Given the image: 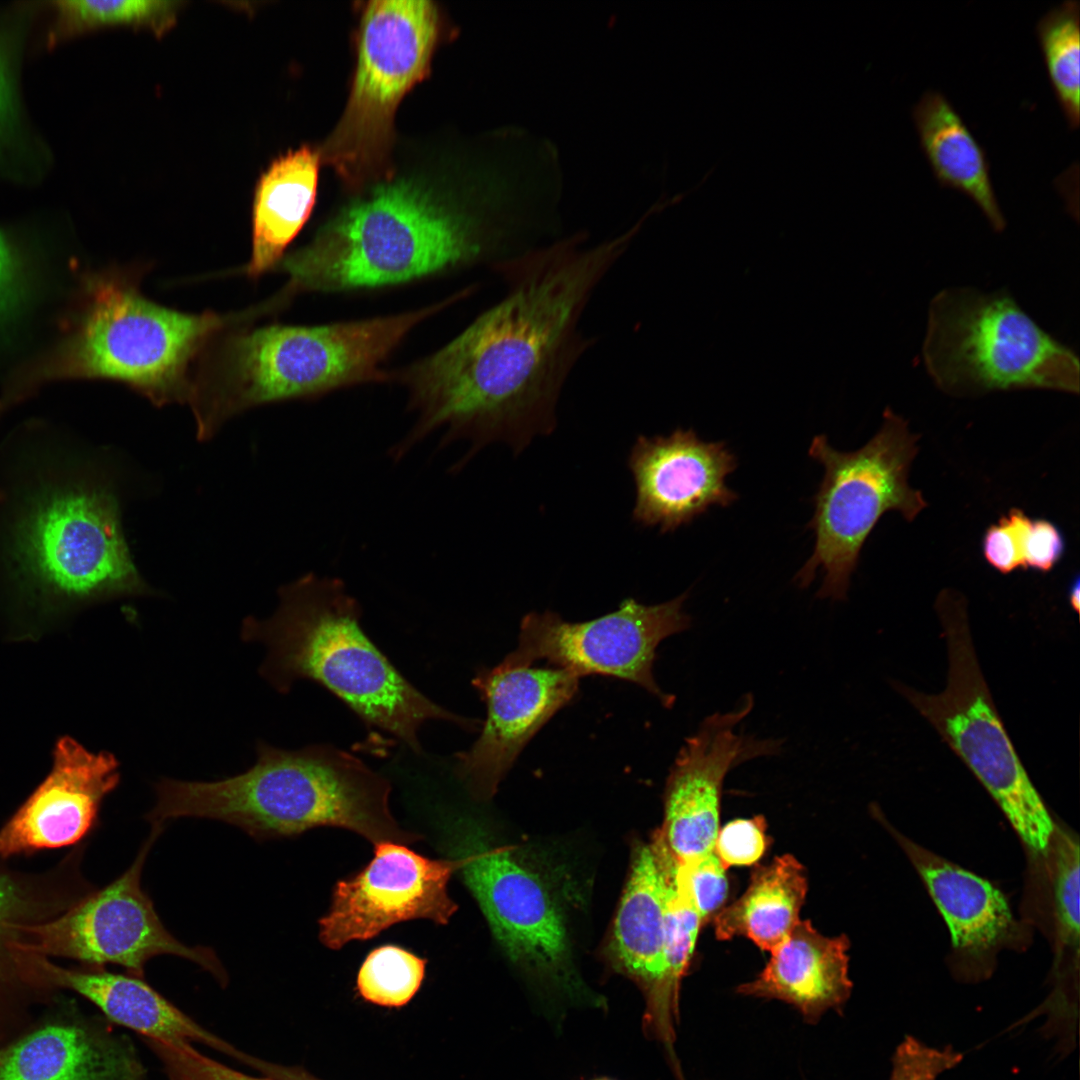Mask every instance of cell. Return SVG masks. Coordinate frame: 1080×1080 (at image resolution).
Returning <instances> with one entry per match:
<instances>
[{"label": "cell", "mask_w": 1080, "mask_h": 1080, "mask_svg": "<svg viewBox=\"0 0 1080 1080\" xmlns=\"http://www.w3.org/2000/svg\"><path fill=\"white\" fill-rule=\"evenodd\" d=\"M182 3L159 0H64L55 3L57 33H72L100 26L145 28L162 36L176 22Z\"/></svg>", "instance_id": "obj_29"}, {"label": "cell", "mask_w": 1080, "mask_h": 1080, "mask_svg": "<svg viewBox=\"0 0 1080 1080\" xmlns=\"http://www.w3.org/2000/svg\"><path fill=\"white\" fill-rule=\"evenodd\" d=\"M767 823L763 816L736 819L719 829L714 852L725 869L755 864L768 847Z\"/></svg>", "instance_id": "obj_35"}, {"label": "cell", "mask_w": 1080, "mask_h": 1080, "mask_svg": "<svg viewBox=\"0 0 1080 1080\" xmlns=\"http://www.w3.org/2000/svg\"><path fill=\"white\" fill-rule=\"evenodd\" d=\"M426 960L396 946L372 950L357 975V989L363 999L385 1007L408 1003L425 976Z\"/></svg>", "instance_id": "obj_30"}, {"label": "cell", "mask_w": 1080, "mask_h": 1080, "mask_svg": "<svg viewBox=\"0 0 1080 1080\" xmlns=\"http://www.w3.org/2000/svg\"><path fill=\"white\" fill-rule=\"evenodd\" d=\"M319 153L309 147L287 153L260 177L252 210V249L246 266L258 276L283 258L314 206Z\"/></svg>", "instance_id": "obj_26"}, {"label": "cell", "mask_w": 1080, "mask_h": 1080, "mask_svg": "<svg viewBox=\"0 0 1080 1080\" xmlns=\"http://www.w3.org/2000/svg\"><path fill=\"white\" fill-rule=\"evenodd\" d=\"M666 938V869L660 846L653 839L635 849L609 948L616 969L634 980L644 994V1033L662 1044L679 1075L674 1051L679 994L672 990L667 978Z\"/></svg>", "instance_id": "obj_18"}, {"label": "cell", "mask_w": 1080, "mask_h": 1080, "mask_svg": "<svg viewBox=\"0 0 1080 1080\" xmlns=\"http://www.w3.org/2000/svg\"><path fill=\"white\" fill-rule=\"evenodd\" d=\"M896 840L921 876L950 931L952 946L962 957L982 963L1016 931L1004 894L986 879L894 832Z\"/></svg>", "instance_id": "obj_22"}, {"label": "cell", "mask_w": 1080, "mask_h": 1080, "mask_svg": "<svg viewBox=\"0 0 1080 1080\" xmlns=\"http://www.w3.org/2000/svg\"><path fill=\"white\" fill-rule=\"evenodd\" d=\"M1050 859L1054 913L1063 945L1079 948V844L1060 828L1055 829L1045 854ZM1044 855V856H1045Z\"/></svg>", "instance_id": "obj_31"}, {"label": "cell", "mask_w": 1080, "mask_h": 1080, "mask_svg": "<svg viewBox=\"0 0 1080 1080\" xmlns=\"http://www.w3.org/2000/svg\"><path fill=\"white\" fill-rule=\"evenodd\" d=\"M266 620L243 623L247 641L265 644L264 677L287 693L299 680L316 682L369 727L385 731L420 754L418 733L430 720L476 730V720L437 705L415 688L369 639L362 608L343 581L309 572L280 587Z\"/></svg>", "instance_id": "obj_4"}, {"label": "cell", "mask_w": 1080, "mask_h": 1080, "mask_svg": "<svg viewBox=\"0 0 1080 1080\" xmlns=\"http://www.w3.org/2000/svg\"><path fill=\"white\" fill-rule=\"evenodd\" d=\"M28 286L29 268L23 249L0 230V331L23 306Z\"/></svg>", "instance_id": "obj_37"}, {"label": "cell", "mask_w": 1080, "mask_h": 1080, "mask_svg": "<svg viewBox=\"0 0 1080 1080\" xmlns=\"http://www.w3.org/2000/svg\"><path fill=\"white\" fill-rule=\"evenodd\" d=\"M438 33V14L425 0H376L361 20L351 95L323 159L356 177L382 156L395 109L427 72Z\"/></svg>", "instance_id": "obj_11"}, {"label": "cell", "mask_w": 1080, "mask_h": 1080, "mask_svg": "<svg viewBox=\"0 0 1080 1080\" xmlns=\"http://www.w3.org/2000/svg\"><path fill=\"white\" fill-rule=\"evenodd\" d=\"M921 356L934 384L952 396L1023 389L1079 392L1077 354L1007 291H939L928 306Z\"/></svg>", "instance_id": "obj_8"}, {"label": "cell", "mask_w": 1080, "mask_h": 1080, "mask_svg": "<svg viewBox=\"0 0 1080 1080\" xmlns=\"http://www.w3.org/2000/svg\"><path fill=\"white\" fill-rule=\"evenodd\" d=\"M849 940L827 937L809 920L799 921L789 936L751 982L737 987L738 994L776 999L795 1007L814 1024L829 1009L841 1011L850 997Z\"/></svg>", "instance_id": "obj_21"}, {"label": "cell", "mask_w": 1080, "mask_h": 1080, "mask_svg": "<svg viewBox=\"0 0 1080 1080\" xmlns=\"http://www.w3.org/2000/svg\"><path fill=\"white\" fill-rule=\"evenodd\" d=\"M261 1072L269 1078L276 1080H320L303 1069L297 1067H285L265 1062Z\"/></svg>", "instance_id": "obj_41"}, {"label": "cell", "mask_w": 1080, "mask_h": 1080, "mask_svg": "<svg viewBox=\"0 0 1080 1080\" xmlns=\"http://www.w3.org/2000/svg\"><path fill=\"white\" fill-rule=\"evenodd\" d=\"M5 550L15 582L47 604L151 591L129 550L113 482L88 465L52 469L28 485L11 516Z\"/></svg>", "instance_id": "obj_6"}, {"label": "cell", "mask_w": 1080, "mask_h": 1080, "mask_svg": "<svg viewBox=\"0 0 1080 1080\" xmlns=\"http://www.w3.org/2000/svg\"><path fill=\"white\" fill-rule=\"evenodd\" d=\"M1065 541L1058 527L1045 519H1030L1023 538L1026 569L1050 571L1061 559Z\"/></svg>", "instance_id": "obj_38"}, {"label": "cell", "mask_w": 1080, "mask_h": 1080, "mask_svg": "<svg viewBox=\"0 0 1080 1080\" xmlns=\"http://www.w3.org/2000/svg\"><path fill=\"white\" fill-rule=\"evenodd\" d=\"M445 304L321 326L269 325L232 337L217 376L195 385L190 404L198 439H210L227 419L254 406L384 380L382 362Z\"/></svg>", "instance_id": "obj_7"}, {"label": "cell", "mask_w": 1080, "mask_h": 1080, "mask_svg": "<svg viewBox=\"0 0 1080 1080\" xmlns=\"http://www.w3.org/2000/svg\"><path fill=\"white\" fill-rule=\"evenodd\" d=\"M390 792L384 776L333 745L284 750L259 744L256 763L239 775L215 782L161 779L146 819L220 820L257 840L331 826L373 845L418 841L421 836L403 829L391 813Z\"/></svg>", "instance_id": "obj_3"}, {"label": "cell", "mask_w": 1080, "mask_h": 1080, "mask_svg": "<svg viewBox=\"0 0 1080 1080\" xmlns=\"http://www.w3.org/2000/svg\"><path fill=\"white\" fill-rule=\"evenodd\" d=\"M445 834L455 872L476 899L507 956L568 985L572 977L565 927L539 876L470 818L452 820Z\"/></svg>", "instance_id": "obj_14"}, {"label": "cell", "mask_w": 1080, "mask_h": 1080, "mask_svg": "<svg viewBox=\"0 0 1080 1080\" xmlns=\"http://www.w3.org/2000/svg\"><path fill=\"white\" fill-rule=\"evenodd\" d=\"M151 826L131 866L108 886L55 920L36 925L15 923L13 930L26 935V940L15 943V947L94 965L117 964L142 979L151 958L174 955L196 963L225 986L228 976L215 951L177 940L162 924L141 887L145 860L164 825Z\"/></svg>", "instance_id": "obj_12"}, {"label": "cell", "mask_w": 1080, "mask_h": 1080, "mask_svg": "<svg viewBox=\"0 0 1080 1080\" xmlns=\"http://www.w3.org/2000/svg\"><path fill=\"white\" fill-rule=\"evenodd\" d=\"M1036 34L1055 96L1071 129L1080 121V8L1068 0L1050 9Z\"/></svg>", "instance_id": "obj_28"}, {"label": "cell", "mask_w": 1080, "mask_h": 1080, "mask_svg": "<svg viewBox=\"0 0 1080 1080\" xmlns=\"http://www.w3.org/2000/svg\"><path fill=\"white\" fill-rule=\"evenodd\" d=\"M916 443L907 422L890 408L879 431L856 451L836 450L825 435L812 439L809 456L824 474L807 524L815 535L814 549L794 578L799 587H808L821 569L817 597L846 599L861 549L883 514L897 511L913 521L927 506L908 483Z\"/></svg>", "instance_id": "obj_10"}, {"label": "cell", "mask_w": 1080, "mask_h": 1080, "mask_svg": "<svg viewBox=\"0 0 1080 1080\" xmlns=\"http://www.w3.org/2000/svg\"><path fill=\"white\" fill-rule=\"evenodd\" d=\"M807 889L805 869L792 855L756 866L744 894L714 917L716 938L743 936L772 952L800 921Z\"/></svg>", "instance_id": "obj_27"}, {"label": "cell", "mask_w": 1080, "mask_h": 1080, "mask_svg": "<svg viewBox=\"0 0 1080 1080\" xmlns=\"http://www.w3.org/2000/svg\"><path fill=\"white\" fill-rule=\"evenodd\" d=\"M374 846V857L361 871L336 882L330 908L319 920V939L330 949L404 921L445 925L457 911L448 893L455 872L450 858L432 859L401 843Z\"/></svg>", "instance_id": "obj_15"}, {"label": "cell", "mask_w": 1080, "mask_h": 1080, "mask_svg": "<svg viewBox=\"0 0 1080 1080\" xmlns=\"http://www.w3.org/2000/svg\"><path fill=\"white\" fill-rule=\"evenodd\" d=\"M644 223L594 245L577 232L495 264L506 295L407 375L416 420L397 449L409 454L441 431L439 448L468 443L458 472L492 442L517 455L552 433L562 388L593 343L579 328L584 310Z\"/></svg>", "instance_id": "obj_1"}, {"label": "cell", "mask_w": 1080, "mask_h": 1080, "mask_svg": "<svg viewBox=\"0 0 1080 1080\" xmlns=\"http://www.w3.org/2000/svg\"><path fill=\"white\" fill-rule=\"evenodd\" d=\"M1079 594H1080V583H1079V579L1076 578V580L1071 585L1070 590H1069V602H1070L1071 607L1076 612L1079 611V606H1080V596H1079Z\"/></svg>", "instance_id": "obj_42"}, {"label": "cell", "mask_w": 1080, "mask_h": 1080, "mask_svg": "<svg viewBox=\"0 0 1080 1080\" xmlns=\"http://www.w3.org/2000/svg\"><path fill=\"white\" fill-rule=\"evenodd\" d=\"M445 205L408 181L383 183L352 202L278 266L296 290L345 291L394 285L527 247L534 212L485 219Z\"/></svg>", "instance_id": "obj_2"}, {"label": "cell", "mask_w": 1080, "mask_h": 1080, "mask_svg": "<svg viewBox=\"0 0 1080 1080\" xmlns=\"http://www.w3.org/2000/svg\"><path fill=\"white\" fill-rule=\"evenodd\" d=\"M579 677L557 667L481 668L472 680L486 719L471 747L455 755V771L479 800L490 799L532 737L575 697Z\"/></svg>", "instance_id": "obj_17"}, {"label": "cell", "mask_w": 1080, "mask_h": 1080, "mask_svg": "<svg viewBox=\"0 0 1080 1080\" xmlns=\"http://www.w3.org/2000/svg\"><path fill=\"white\" fill-rule=\"evenodd\" d=\"M19 894L14 884L0 875V942L5 932L13 930V916L19 907Z\"/></svg>", "instance_id": "obj_39"}, {"label": "cell", "mask_w": 1080, "mask_h": 1080, "mask_svg": "<svg viewBox=\"0 0 1080 1080\" xmlns=\"http://www.w3.org/2000/svg\"><path fill=\"white\" fill-rule=\"evenodd\" d=\"M598 1080H606V1079H598Z\"/></svg>", "instance_id": "obj_44"}, {"label": "cell", "mask_w": 1080, "mask_h": 1080, "mask_svg": "<svg viewBox=\"0 0 1080 1080\" xmlns=\"http://www.w3.org/2000/svg\"><path fill=\"white\" fill-rule=\"evenodd\" d=\"M737 465L725 442L703 441L692 429L638 435L628 458L636 486L633 522L673 532L712 506L731 505L738 494L725 481Z\"/></svg>", "instance_id": "obj_19"}, {"label": "cell", "mask_w": 1080, "mask_h": 1080, "mask_svg": "<svg viewBox=\"0 0 1080 1080\" xmlns=\"http://www.w3.org/2000/svg\"><path fill=\"white\" fill-rule=\"evenodd\" d=\"M53 760L45 780L0 830V857L78 842L119 783L113 755L91 752L74 739L62 738Z\"/></svg>", "instance_id": "obj_20"}, {"label": "cell", "mask_w": 1080, "mask_h": 1080, "mask_svg": "<svg viewBox=\"0 0 1080 1080\" xmlns=\"http://www.w3.org/2000/svg\"><path fill=\"white\" fill-rule=\"evenodd\" d=\"M1031 518L1013 508L997 524L991 525L982 540V552L988 564L1002 574L1019 568L1026 570L1023 538Z\"/></svg>", "instance_id": "obj_34"}, {"label": "cell", "mask_w": 1080, "mask_h": 1080, "mask_svg": "<svg viewBox=\"0 0 1080 1080\" xmlns=\"http://www.w3.org/2000/svg\"><path fill=\"white\" fill-rule=\"evenodd\" d=\"M2 498H3V492H2V490L0 489V501L2 500Z\"/></svg>", "instance_id": "obj_43"}, {"label": "cell", "mask_w": 1080, "mask_h": 1080, "mask_svg": "<svg viewBox=\"0 0 1080 1080\" xmlns=\"http://www.w3.org/2000/svg\"><path fill=\"white\" fill-rule=\"evenodd\" d=\"M961 1060L962 1054L950 1046L932 1048L913 1036H906L895 1050L889 1080H936Z\"/></svg>", "instance_id": "obj_36"}, {"label": "cell", "mask_w": 1080, "mask_h": 1080, "mask_svg": "<svg viewBox=\"0 0 1080 1080\" xmlns=\"http://www.w3.org/2000/svg\"><path fill=\"white\" fill-rule=\"evenodd\" d=\"M13 112L14 101L10 73L0 50V134L11 121Z\"/></svg>", "instance_id": "obj_40"}, {"label": "cell", "mask_w": 1080, "mask_h": 1080, "mask_svg": "<svg viewBox=\"0 0 1080 1080\" xmlns=\"http://www.w3.org/2000/svg\"><path fill=\"white\" fill-rule=\"evenodd\" d=\"M0 1080H138L118 1048L76 1025H46L0 1049Z\"/></svg>", "instance_id": "obj_25"}, {"label": "cell", "mask_w": 1080, "mask_h": 1080, "mask_svg": "<svg viewBox=\"0 0 1080 1080\" xmlns=\"http://www.w3.org/2000/svg\"><path fill=\"white\" fill-rule=\"evenodd\" d=\"M936 611L947 647L945 688L932 694L900 682L894 687L973 772L1025 845L1044 856L1056 826L993 703L972 641L966 599L943 590Z\"/></svg>", "instance_id": "obj_9"}, {"label": "cell", "mask_w": 1080, "mask_h": 1080, "mask_svg": "<svg viewBox=\"0 0 1080 1080\" xmlns=\"http://www.w3.org/2000/svg\"><path fill=\"white\" fill-rule=\"evenodd\" d=\"M920 147L940 186L968 196L990 226L1002 232L1006 220L990 176L986 152L964 119L941 92L925 91L912 110Z\"/></svg>", "instance_id": "obj_24"}, {"label": "cell", "mask_w": 1080, "mask_h": 1080, "mask_svg": "<svg viewBox=\"0 0 1080 1080\" xmlns=\"http://www.w3.org/2000/svg\"><path fill=\"white\" fill-rule=\"evenodd\" d=\"M677 870L690 893L702 925L706 924L719 913L726 901V869L713 851L689 863L677 864Z\"/></svg>", "instance_id": "obj_32"}, {"label": "cell", "mask_w": 1080, "mask_h": 1080, "mask_svg": "<svg viewBox=\"0 0 1080 1080\" xmlns=\"http://www.w3.org/2000/svg\"><path fill=\"white\" fill-rule=\"evenodd\" d=\"M688 592L656 605L633 598L618 609L585 622L565 621L556 612H530L520 624L518 645L500 663L510 668L545 661L579 678L598 674L633 682L671 708L675 697L653 675L656 650L665 638L690 626L683 611Z\"/></svg>", "instance_id": "obj_13"}, {"label": "cell", "mask_w": 1080, "mask_h": 1080, "mask_svg": "<svg viewBox=\"0 0 1080 1080\" xmlns=\"http://www.w3.org/2000/svg\"><path fill=\"white\" fill-rule=\"evenodd\" d=\"M41 967L57 983L94 1003L110 1020L148 1039L169 1043H201L257 1068L246 1055L202 1028L149 986L142 978L109 972L67 970L49 962Z\"/></svg>", "instance_id": "obj_23"}, {"label": "cell", "mask_w": 1080, "mask_h": 1080, "mask_svg": "<svg viewBox=\"0 0 1080 1080\" xmlns=\"http://www.w3.org/2000/svg\"><path fill=\"white\" fill-rule=\"evenodd\" d=\"M229 322L212 312L191 314L155 303L119 272L92 275L63 340L14 377L0 412L40 385L67 378L117 380L159 406L189 402L192 360Z\"/></svg>", "instance_id": "obj_5"}, {"label": "cell", "mask_w": 1080, "mask_h": 1080, "mask_svg": "<svg viewBox=\"0 0 1080 1080\" xmlns=\"http://www.w3.org/2000/svg\"><path fill=\"white\" fill-rule=\"evenodd\" d=\"M146 1040L173 1080H276L238 1072L199 1053L188 1043Z\"/></svg>", "instance_id": "obj_33"}, {"label": "cell", "mask_w": 1080, "mask_h": 1080, "mask_svg": "<svg viewBox=\"0 0 1080 1080\" xmlns=\"http://www.w3.org/2000/svg\"><path fill=\"white\" fill-rule=\"evenodd\" d=\"M745 695L731 711L706 717L681 747L664 791V821L657 836L677 864L714 851L723 782L728 772L757 757L774 755L781 744L737 731L750 713Z\"/></svg>", "instance_id": "obj_16"}]
</instances>
